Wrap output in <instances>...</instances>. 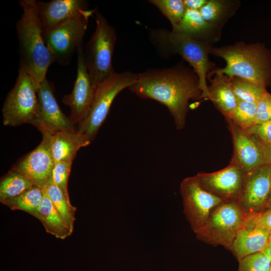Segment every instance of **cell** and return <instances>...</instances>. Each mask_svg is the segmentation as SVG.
I'll list each match as a JSON object with an SVG mask.
<instances>
[{"mask_svg":"<svg viewBox=\"0 0 271 271\" xmlns=\"http://www.w3.org/2000/svg\"><path fill=\"white\" fill-rule=\"evenodd\" d=\"M128 88L142 99H153L166 106L178 129L185 126L189 100L201 99L202 94L197 74L183 61L140 73Z\"/></svg>","mask_w":271,"mask_h":271,"instance_id":"cell-1","label":"cell"},{"mask_svg":"<svg viewBox=\"0 0 271 271\" xmlns=\"http://www.w3.org/2000/svg\"><path fill=\"white\" fill-rule=\"evenodd\" d=\"M210 54L223 59L224 68H215L214 73L224 74L230 78L240 77L265 87H271V50L260 42L245 44L239 41L231 45L212 47Z\"/></svg>","mask_w":271,"mask_h":271,"instance_id":"cell-2","label":"cell"},{"mask_svg":"<svg viewBox=\"0 0 271 271\" xmlns=\"http://www.w3.org/2000/svg\"><path fill=\"white\" fill-rule=\"evenodd\" d=\"M19 4L23 10L16 26L20 67L40 84L46 78L48 70L54 60L44 41L36 0H20Z\"/></svg>","mask_w":271,"mask_h":271,"instance_id":"cell-3","label":"cell"},{"mask_svg":"<svg viewBox=\"0 0 271 271\" xmlns=\"http://www.w3.org/2000/svg\"><path fill=\"white\" fill-rule=\"evenodd\" d=\"M149 37L163 58L179 55L189 64L198 77L202 98L209 99L206 79L209 73L215 68V64L209 58L212 46L178 32L165 29L150 30Z\"/></svg>","mask_w":271,"mask_h":271,"instance_id":"cell-4","label":"cell"},{"mask_svg":"<svg viewBox=\"0 0 271 271\" xmlns=\"http://www.w3.org/2000/svg\"><path fill=\"white\" fill-rule=\"evenodd\" d=\"M94 14L96 28L83 51L85 64L96 88L115 73L112 58L116 33L115 28L97 8L94 9Z\"/></svg>","mask_w":271,"mask_h":271,"instance_id":"cell-5","label":"cell"},{"mask_svg":"<svg viewBox=\"0 0 271 271\" xmlns=\"http://www.w3.org/2000/svg\"><path fill=\"white\" fill-rule=\"evenodd\" d=\"M138 77V74L129 71L115 72L98 85L88 112L83 121L77 125V130L91 141L94 139L115 97L122 90L132 86Z\"/></svg>","mask_w":271,"mask_h":271,"instance_id":"cell-6","label":"cell"},{"mask_svg":"<svg viewBox=\"0 0 271 271\" xmlns=\"http://www.w3.org/2000/svg\"><path fill=\"white\" fill-rule=\"evenodd\" d=\"M40 85L20 67L16 83L2 108L4 125L16 126L32 123L38 110L37 93Z\"/></svg>","mask_w":271,"mask_h":271,"instance_id":"cell-7","label":"cell"},{"mask_svg":"<svg viewBox=\"0 0 271 271\" xmlns=\"http://www.w3.org/2000/svg\"><path fill=\"white\" fill-rule=\"evenodd\" d=\"M247 216L237 202H223L211 212L202 227L195 233L198 239L230 250Z\"/></svg>","mask_w":271,"mask_h":271,"instance_id":"cell-8","label":"cell"},{"mask_svg":"<svg viewBox=\"0 0 271 271\" xmlns=\"http://www.w3.org/2000/svg\"><path fill=\"white\" fill-rule=\"evenodd\" d=\"M94 9L82 12L53 29L43 32L44 42L52 55L54 63L67 66L72 56L83 44L89 18Z\"/></svg>","mask_w":271,"mask_h":271,"instance_id":"cell-9","label":"cell"},{"mask_svg":"<svg viewBox=\"0 0 271 271\" xmlns=\"http://www.w3.org/2000/svg\"><path fill=\"white\" fill-rule=\"evenodd\" d=\"M180 191L183 212L195 234L204 225L212 210L224 201L204 189L196 175L184 179Z\"/></svg>","mask_w":271,"mask_h":271,"instance_id":"cell-10","label":"cell"},{"mask_svg":"<svg viewBox=\"0 0 271 271\" xmlns=\"http://www.w3.org/2000/svg\"><path fill=\"white\" fill-rule=\"evenodd\" d=\"M39 107L32 124L41 132L52 136L63 130H77L74 124L62 111L54 95V84L47 78L40 85L37 93Z\"/></svg>","mask_w":271,"mask_h":271,"instance_id":"cell-11","label":"cell"},{"mask_svg":"<svg viewBox=\"0 0 271 271\" xmlns=\"http://www.w3.org/2000/svg\"><path fill=\"white\" fill-rule=\"evenodd\" d=\"M271 195V165L246 174L237 203L247 216L265 209Z\"/></svg>","mask_w":271,"mask_h":271,"instance_id":"cell-12","label":"cell"},{"mask_svg":"<svg viewBox=\"0 0 271 271\" xmlns=\"http://www.w3.org/2000/svg\"><path fill=\"white\" fill-rule=\"evenodd\" d=\"M83 48V44H82L77 52V74L73 89L70 94L65 95L62 99L63 103L70 108L69 118L77 126L86 116L96 89L85 64Z\"/></svg>","mask_w":271,"mask_h":271,"instance_id":"cell-13","label":"cell"},{"mask_svg":"<svg viewBox=\"0 0 271 271\" xmlns=\"http://www.w3.org/2000/svg\"><path fill=\"white\" fill-rule=\"evenodd\" d=\"M247 173L231 160L225 168L212 173H198L196 176L201 186L224 202H237Z\"/></svg>","mask_w":271,"mask_h":271,"instance_id":"cell-14","label":"cell"},{"mask_svg":"<svg viewBox=\"0 0 271 271\" xmlns=\"http://www.w3.org/2000/svg\"><path fill=\"white\" fill-rule=\"evenodd\" d=\"M52 143V136L48 133H42L40 144L16 163L12 170L23 174L35 185L44 187L51 180L55 163Z\"/></svg>","mask_w":271,"mask_h":271,"instance_id":"cell-15","label":"cell"},{"mask_svg":"<svg viewBox=\"0 0 271 271\" xmlns=\"http://www.w3.org/2000/svg\"><path fill=\"white\" fill-rule=\"evenodd\" d=\"M226 120L233 144L231 160L246 173L266 165L265 147L254 136Z\"/></svg>","mask_w":271,"mask_h":271,"instance_id":"cell-16","label":"cell"},{"mask_svg":"<svg viewBox=\"0 0 271 271\" xmlns=\"http://www.w3.org/2000/svg\"><path fill=\"white\" fill-rule=\"evenodd\" d=\"M43 32L49 31L82 12L89 10L85 0L36 1Z\"/></svg>","mask_w":271,"mask_h":271,"instance_id":"cell-17","label":"cell"},{"mask_svg":"<svg viewBox=\"0 0 271 271\" xmlns=\"http://www.w3.org/2000/svg\"><path fill=\"white\" fill-rule=\"evenodd\" d=\"M270 232L246 220L239 229L231 247L238 260L265 248Z\"/></svg>","mask_w":271,"mask_h":271,"instance_id":"cell-18","label":"cell"},{"mask_svg":"<svg viewBox=\"0 0 271 271\" xmlns=\"http://www.w3.org/2000/svg\"><path fill=\"white\" fill-rule=\"evenodd\" d=\"M172 30L212 46L220 40L221 32L206 22L199 11L188 9L180 22Z\"/></svg>","mask_w":271,"mask_h":271,"instance_id":"cell-19","label":"cell"},{"mask_svg":"<svg viewBox=\"0 0 271 271\" xmlns=\"http://www.w3.org/2000/svg\"><path fill=\"white\" fill-rule=\"evenodd\" d=\"M212 75H214L212 79L209 78L210 81V85L208 86L209 99L226 119H230L238 102L231 78L219 73H214L208 78Z\"/></svg>","mask_w":271,"mask_h":271,"instance_id":"cell-20","label":"cell"},{"mask_svg":"<svg viewBox=\"0 0 271 271\" xmlns=\"http://www.w3.org/2000/svg\"><path fill=\"white\" fill-rule=\"evenodd\" d=\"M91 140L78 130H63L52 136V150L56 162L72 163L77 152Z\"/></svg>","mask_w":271,"mask_h":271,"instance_id":"cell-21","label":"cell"},{"mask_svg":"<svg viewBox=\"0 0 271 271\" xmlns=\"http://www.w3.org/2000/svg\"><path fill=\"white\" fill-rule=\"evenodd\" d=\"M44 190V197L34 216L42 222L47 233L57 238L64 239L71 235L73 231L55 208L45 188Z\"/></svg>","mask_w":271,"mask_h":271,"instance_id":"cell-22","label":"cell"},{"mask_svg":"<svg viewBox=\"0 0 271 271\" xmlns=\"http://www.w3.org/2000/svg\"><path fill=\"white\" fill-rule=\"evenodd\" d=\"M240 6L237 0H208L199 11L206 22L221 30Z\"/></svg>","mask_w":271,"mask_h":271,"instance_id":"cell-23","label":"cell"},{"mask_svg":"<svg viewBox=\"0 0 271 271\" xmlns=\"http://www.w3.org/2000/svg\"><path fill=\"white\" fill-rule=\"evenodd\" d=\"M48 197L66 224L73 231L76 208L72 206L61 189L51 181L44 187Z\"/></svg>","mask_w":271,"mask_h":271,"instance_id":"cell-24","label":"cell"},{"mask_svg":"<svg viewBox=\"0 0 271 271\" xmlns=\"http://www.w3.org/2000/svg\"><path fill=\"white\" fill-rule=\"evenodd\" d=\"M34 186L25 175L11 170L1 181V202L17 197Z\"/></svg>","mask_w":271,"mask_h":271,"instance_id":"cell-25","label":"cell"},{"mask_svg":"<svg viewBox=\"0 0 271 271\" xmlns=\"http://www.w3.org/2000/svg\"><path fill=\"white\" fill-rule=\"evenodd\" d=\"M44 188L34 186L19 196L2 202L12 210H20L34 216L44 197Z\"/></svg>","mask_w":271,"mask_h":271,"instance_id":"cell-26","label":"cell"},{"mask_svg":"<svg viewBox=\"0 0 271 271\" xmlns=\"http://www.w3.org/2000/svg\"><path fill=\"white\" fill-rule=\"evenodd\" d=\"M234 92L238 100L256 103L266 87L247 80L238 77L231 78Z\"/></svg>","mask_w":271,"mask_h":271,"instance_id":"cell-27","label":"cell"},{"mask_svg":"<svg viewBox=\"0 0 271 271\" xmlns=\"http://www.w3.org/2000/svg\"><path fill=\"white\" fill-rule=\"evenodd\" d=\"M149 2L169 20L172 28L179 24L186 11L183 0H151Z\"/></svg>","mask_w":271,"mask_h":271,"instance_id":"cell-28","label":"cell"},{"mask_svg":"<svg viewBox=\"0 0 271 271\" xmlns=\"http://www.w3.org/2000/svg\"><path fill=\"white\" fill-rule=\"evenodd\" d=\"M256 103L238 100L230 119L234 124L247 129L255 124Z\"/></svg>","mask_w":271,"mask_h":271,"instance_id":"cell-29","label":"cell"},{"mask_svg":"<svg viewBox=\"0 0 271 271\" xmlns=\"http://www.w3.org/2000/svg\"><path fill=\"white\" fill-rule=\"evenodd\" d=\"M238 271H269L271 261L262 252L246 256L239 260Z\"/></svg>","mask_w":271,"mask_h":271,"instance_id":"cell-30","label":"cell"},{"mask_svg":"<svg viewBox=\"0 0 271 271\" xmlns=\"http://www.w3.org/2000/svg\"><path fill=\"white\" fill-rule=\"evenodd\" d=\"M72 163L56 162L51 176L52 182L63 191L67 199L70 200L68 191V181Z\"/></svg>","mask_w":271,"mask_h":271,"instance_id":"cell-31","label":"cell"},{"mask_svg":"<svg viewBox=\"0 0 271 271\" xmlns=\"http://www.w3.org/2000/svg\"><path fill=\"white\" fill-rule=\"evenodd\" d=\"M271 120V93L265 90L256 103L255 124Z\"/></svg>","mask_w":271,"mask_h":271,"instance_id":"cell-32","label":"cell"},{"mask_svg":"<svg viewBox=\"0 0 271 271\" xmlns=\"http://www.w3.org/2000/svg\"><path fill=\"white\" fill-rule=\"evenodd\" d=\"M245 130L254 136L266 148H271V120L254 124Z\"/></svg>","mask_w":271,"mask_h":271,"instance_id":"cell-33","label":"cell"},{"mask_svg":"<svg viewBox=\"0 0 271 271\" xmlns=\"http://www.w3.org/2000/svg\"><path fill=\"white\" fill-rule=\"evenodd\" d=\"M246 220L271 232V206L258 213L247 216Z\"/></svg>","mask_w":271,"mask_h":271,"instance_id":"cell-34","label":"cell"},{"mask_svg":"<svg viewBox=\"0 0 271 271\" xmlns=\"http://www.w3.org/2000/svg\"><path fill=\"white\" fill-rule=\"evenodd\" d=\"M208 0H183L186 10L199 11Z\"/></svg>","mask_w":271,"mask_h":271,"instance_id":"cell-35","label":"cell"},{"mask_svg":"<svg viewBox=\"0 0 271 271\" xmlns=\"http://www.w3.org/2000/svg\"><path fill=\"white\" fill-rule=\"evenodd\" d=\"M262 252L265 254L271 261V232L269 236L266 246Z\"/></svg>","mask_w":271,"mask_h":271,"instance_id":"cell-36","label":"cell"},{"mask_svg":"<svg viewBox=\"0 0 271 271\" xmlns=\"http://www.w3.org/2000/svg\"><path fill=\"white\" fill-rule=\"evenodd\" d=\"M265 154L266 164L271 165V148L265 147Z\"/></svg>","mask_w":271,"mask_h":271,"instance_id":"cell-37","label":"cell"},{"mask_svg":"<svg viewBox=\"0 0 271 271\" xmlns=\"http://www.w3.org/2000/svg\"><path fill=\"white\" fill-rule=\"evenodd\" d=\"M269 206H271V195H270V198H269V201H268V205L267 206V207H269ZM266 207V208H267Z\"/></svg>","mask_w":271,"mask_h":271,"instance_id":"cell-38","label":"cell"},{"mask_svg":"<svg viewBox=\"0 0 271 271\" xmlns=\"http://www.w3.org/2000/svg\"><path fill=\"white\" fill-rule=\"evenodd\" d=\"M269 271H271V267H270V270Z\"/></svg>","mask_w":271,"mask_h":271,"instance_id":"cell-39","label":"cell"}]
</instances>
